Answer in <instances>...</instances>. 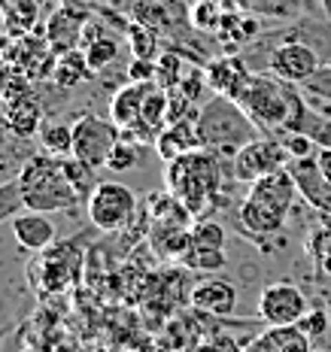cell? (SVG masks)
I'll return each mask as SVG.
<instances>
[{
	"label": "cell",
	"instance_id": "cell-1",
	"mask_svg": "<svg viewBox=\"0 0 331 352\" xmlns=\"http://www.w3.org/2000/svg\"><path fill=\"white\" fill-rule=\"evenodd\" d=\"M237 104L249 113L255 128L264 137H283L289 131H298L301 119L307 113V100L301 85L286 82L274 73H253L246 88L240 91Z\"/></svg>",
	"mask_w": 331,
	"mask_h": 352
},
{
	"label": "cell",
	"instance_id": "cell-2",
	"mask_svg": "<svg viewBox=\"0 0 331 352\" xmlns=\"http://www.w3.org/2000/svg\"><path fill=\"white\" fill-rule=\"evenodd\" d=\"M225 170L231 173V158H222L213 149L197 146V149L186 152V155L167 164V192L180 197L182 207L192 216H197L204 210V204H210L216 197Z\"/></svg>",
	"mask_w": 331,
	"mask_h": 352
},
{
	"label": "cell",
	"instance_id": "cell-3",
	"mask_svg": "<svg viewBox=\"0 0 331 352\" xmlns=\"http://www.w3.org/2000/svg\"><path fill=\"white\" fill-rule=\"evenodd\" d=\"M197 140L204 149H213L222 158H234L240 149L259 137V128L249 119V113L234 98L213 94L197 113Z\"/></svg>",
	"mask_w": 331,
	"mask_h": 352
},
{
	"label": "cell",
	"instance_id": "cell-4",
	"mask_svg": "<svg viewBox=\"0 0 331 352\" xmlns=\"http://www.w3.org/2000/svg\"><path fill=\"white\" fill-rule=\"evenodd\" d=\"M19 186L25 197V210L36 212H61L73 210L79 204L76 188L70 186L67 173H64V161L55 155H31L19 170Z\"/></svg>",
	"mask_w": 331,
	"mask_h": 352
},
{
	"label": "cell",
	"instance_id": "cell-5",
	"mask_svg": "<svg viewBox=\"0 0 331 352\" xmlns=\"http://www.w3.org/2000/svg\"><path fill=\"white\" fill-rule=\"evenodd\" d=\"M85 204H88L92 225L104 234L122 231L140 210V197L134 195V188H128L125 182H116V179L98 182V188H94Z\"/></svg>",
	"mask_w": 331,
	"mask_h": 352
},
{
	"label": "cell",
	"instance_id": "cell-6",
	"mask_svg": "<svg viewBox=\"0 0 331 352\" xmlns=\"http://www.w3.org/2000/svg\"><path fill=\"white\" fill-rule=\"evenodd\" d=\"M289 161H292V155L283 146V140L259 134L255 140H249L244 149L231 158V173H234V182L253 186V182L261 179V176L289 167Z\"/></svg>",
	"mask_w": 331,
	"mask_h": 352
},
{
	"label": "cell",
	"instance_id": "cell-7",
	"mask_svg": "<svg viewBox=\"0 0 331 352\" xmlns=\"http://www.w3.org/2000/svg\"><path fill=\"white\" fill-rule=\"evenodd\" d=\"M122 140V128L113 119H100L94 113H85L73 122V155L83 158L92 167H107V158L113 146Z\"/></svg>",
	"mask_w": 331,
	"mask_h": 352
},
{
	"label": "cell",
	"instance_id": "cell-8",
	"mask_svg": "<svg viewBox=\"0 0 331 352\" xmlns=\"http://www.w3.org/2000/svg\"><path fill=\"white\" fill-rule=\"evenodd\" d=\"M322 64H325L322 61V55L316 52L310 43L298 40V36L292 34V25H286V40H279L277 49L270 52L268 73L286 79V82L301 85V82H307V79L322 67Z\"/></svg>",
	"mask_w": 331,
	"mask_h": 352
},
{
	"label": "cell",
	"instance_id": "cell-9",
	"mask_svg": "<svg viewBox=\"0 0 331 352\" xmlns=\"http://www.w3.org/2000/svg\"><path fill=\"white\" fill-rule=\"evenodd\" d=\"M307 310H310V300L289 280L264 285L259 295V316L268 325H298Z\"/></svg>",
	"mask_w": 331,
	"mask_h": 352
},
{
	"label": "cell",
	"instance_id": "cell-10",
	"mask_svg": "<svg viewBox=\"0 0 331 352\" xmlns=\"http://www.w3.org/2000/svg\"><path fill=\"white\" fill-rule=\"evenodd\" d=\"M289 173L295 176L298 195L304 197V204H310V207L316 212H322V216H331V182H328V176L322 173L316 155L292 158L289 161Z\"/></svg>",
	"mask_w": 331,
	"mask_h": 352
},
{
	"label": "cell",
	"instance_id": "cell-11",
	"mask_svg": "<svg viewBox=\"0 0 331 352\" xmlns=\"http://www.w3.org/2000/svg\"><path fill=\"white\" fill-rule=\"evenodd\" d=\"M249 76H253V70H249V64L240 55H219L207 61V67H204V82L213 88V94H225V98H234V100L246 88Z\"/></svg>",
	"mask_w": 331,
	"mask_h": 352
},
{
	"label": "cell",
	"instance_id": "cell-12",
	"mask_svg": "<svg viewBox=\"0 0 331 352\" xmlns=\"http://www.w3.org/2000/svg\"><path fill=\"white\" fill-rule=\"evenodd\" d=\"M88 21L92 19H88V12H83V10H67V6L55 10L52 16H49V21H46L49 49L58 52V55L79 49V40H83V31H85Z\"/></svg>",
	"mask_w": 331,
	"mask_h": 352
},
{
	"label": "cell",
	"instance_id": "cell-13",
	"mask_svg": "<svg viewBox=\"0 0 331 352\" xmlns=\"http://www.w3.org/2000/svg\"><path fill=\"white\" fill-rule=\"evenodd\" d=\"M237 219H240V228L249 237H270V234H279L286 228V219L289 212L270 207V204L259 201V197L246 195L240 201V210H237Z\"/></svg>",
	"mask_w": 331,
	"mask_h": 352
},
{
	"label": "cell",
	"instance_id": "cell-14",
	"mask_svg": "<svg viewBox=\"0 0 331 352\" xmlns=\"http://www.w3.org/2000/svg\"><path fill=\"white\" fill-rule=\"evenodd\" d=\"M12 237L28 252H46L55 243V225L49 219V212L25 210L12 219Z\"/></svg>",
	"mask_w": 331,
	"mask_h": 352
},
{
	"label": "cell",
	"instance_id": "cell-15",
	"mask_svg": "<svg viewBox=\"0 0 331 352\" xmlns=\"http://www.w3.org/2000/svg\"><path fill=\"white\" fill-rule=\"evenodd\" d=\"M79 52L85 55L88 67L94 73H100V70H107L109 64H116V58L122 52V43H119V36L109 34L100 21H88L83 31V40H79Z\"/></svg>",
	"mask_w": 331,
	"mask_h": 352
},
{
	"label": "cell",
	"instance_id": "cell-16",
	"mask_svg": "<svg viewBox=\"0 0 331 352\" xmlns=\"http://www.w3.org/2000/svg\"><path fill=\"white\" fill-rule=\"evenodd\" d=\"M192 304L210 316H228L237 307V289L222 276H207L192 289Z\"/></svg>",
	"mask_w": 331,
	"mask_h": 352
},
{
	"label": "cell",
	"instance_id": "cell-17",
	"mask_svg": "<svg viewBox=\"0 0 331 352\" xmlns=\"http://www.w3.org/2000/svg\"><path fill=\"white\" fill-rule=\"evenodd\" d=\"M156 85L158 82H128V85H122L119 91L113 94V100H109V119L119 124L122 131L131 128V124L140 119L146 98H149V91Z\"/></svg>",
	"mask_w": 331,
	"mask_h": 352
},
{
	"label": "cell",
	"instance_id": "cell-18",
	"mask_svg": "<svg viewBox=\"0 0 331 352\" xmlns=\"http://www.w3.org/2000/svg\"><path fill=\"white\" fill-rule=\"evenodd\" d=\"M201 146V140H197V128L195 122H173V124H164V128L158 131L156 137V149L158 155L171 164V161H176L180 155H186V152H192Z\"/></svg>",
	"mask_w": 331,
	"mask_h": 352
},
{
	"label": "cell",
	"instance_id": "cell-19",
	"mask_svg": "<svg viewBox=\"0 0 331 352\" xmlns=\"http://www.w3.org/2000/svg\"><path fill=\"white\" fill-rule=\"evenodd\" d=\"M249 12L279 21V25H289V21H298L304 16H322V12H316V0H255Z\"/></svg>",
	"mask_w": 331,
	"mask_h": 352
},
{
	"label": "cell",
	"instance_id": "cell-20",
	"mask_svg": "<svg viewBox=\"0 0 331 352\" xmlns=\"http://www.w3.org/2000/svg\"><path fill=\"white\" fill-rule=\"evenodd\" d=\"M259 340L268 352H313V340L298 325H268Z\"/></svg>",
	"mask_w": 331,
	"mask_h": 352
},
{
	"label": "cell",
	"instance_id": "cell-21",
	"mask_svg": "<svg viewBox=\"0 0 331 352\" xmlns=\"http://www.w3.org/2000/svg\"><path fill=\"white\" fill-rule=\"evenodd\" d=\"M6 124L12 128V134H19V137H34L36 131H40V124H43L40 104H36L31 94H25V98L12 100V104L6 107Z\"/></svg>",
	"mask_w": 331,
	"mask_h": 352
},
{
	"label": "cell",
	"instance_id": "cell-22",
	"mask_svg": "<svg viewBox=\"0 0 331 352\" xmlns=\"http://www.w3.org/2000/svg\"><path fill=\"white\" fill-rule=\"evenodd\" d=\"M307 107L322 116H331V61H325L307 82H301Z\"/></svg>",
	"mask_w": 331,
	"mask_h": 352
},
{
	"label": "cell",
	"instance_id": "cell-23",
	"mask_svg": "<svg viewBox=\"0 0 331 352\" xmlns=\"http://www.w3.org/2000/svg\"><path fill=\"white\" fill-rule=\"evenodd\" d=\"M40 137V149L55 158H70L73 155V124L64 122H46L36 131Z\"/></svg>",
	"mask_w": 331,
	"mask_h": 352
},
{
	"label": "cell",
	"instance_id": "cell-24",
	"mask_svg": "<svg viewBox=\"0 0 331 352\" xmlns=\"http://www.w3.org/2000/svg\"><path fill=\"white\" fill-rule=\"evenodd\" d=\"M180 261L186 264L189 270H197V274H216V270H225V267H228V255H225V249L192 246V243L182 249Z\"/></svg>",
	"mask_w": 331,
	"mask_h": 352
},
{
	"label": "cell",
	"instance_id": "cell-25",
	"mask_svg": "<svg viewBox=\"0 0 331 352\" xmlns=\"http://www.w3.org/2000/svg\"><path fill=\"white\" fill-rule=\"evenodd\" d=\"M92 67H88L85 55L79 52V49H73V52H64L55 58V82L64 85V88H73L79 82H85L88 76H92Z\"/></svg>",
	"mask_w": 331,
	"mask_h": 352
},
{
	"label": "cell",
	"instance_id": "cell-26",
	"mask_svg": "<svg viewBox=\"0 0 331 352\" xmlns=\"http://www.w3.org/2000/svg\"><path fill=\"white\" fill-rule=\"evenodd\" d=\"M61 161H64V173H67L70 186L76 188L79 201H88V197H92V192L98 188V167L85 164V161L76 158V155L61 158Z\"/></svg>",
	"mask_w": 331,
	"mask_h": 352
},
{
	"label": "cell",
	"instance_id": "cell-27",
	"mask_svg": "<svg viewBox=\"0 0 331 352\" xmlns=\"http://www.w3.org/2000/svg\"><path fill=\"white\" fill-rule=\"evenodd\" d=\"M225 12L228 10L219 3V0H197L192 10H189V25L201 34H216L219 25H222V19H225Z\"/></svg>",
	"mask_w": 331,
	"mask_h": 352
},
{
	"label": "cell",
	"instance_id": "cell-28",
	"mask_svg": "<svg viewBox=\"0 0 331 352\" xmlns=\"http://www.w3.org/2000/svg\"><path fill=\"white\" fill-rule=\"evenodd\" d=\"M167 113H171V94L164 91V88H152L149 98H146L143 104V113H140V122L146 124V128H152L158 134L161 128L167 124Z\"/></svg>",
	"mask_w": 331,
	"mask_h": 352
},
{
	"label": "cell",
	"instance_id": "cell-29",
	"mask_svg": "<svg viewBox=\"0 0 331 352\" xmlns=\"http://www.w3.org/2000/svg\"><path fill=\"white\" fill-rule=\"evenodd\" d=\"M140 152H143V143H137V140H131V137L122 134V140L113 146V152H109L107 167H109L113 173L131 170V167H134L137 161H140Z\"/></svg>",
	"mask_w": 331,
	"mask_h": 352
},
{
	"label": "cell",
	"instance_id": "cell-30",
	"mask_svg": "<svg viewBox=\"0 0 331 352\" xmlns=\"http://www.w3.org/2000/svg\"><path fill=\"white\" fill-rule=\"evenodd\" d=\"M40 16V6L36 0H6V21H10L12 31H31Z\"/></svg>",
	"mask_w": 331,
	"mask_h": 352
},
{
	"label": "cell",
	"instance_id": "cell-31",
	"mask_svg": "<svg viewBox=\"0 0 331 352\" xmlns=\"http://www.w3.org/2000/svg\"><path fill=\"white\" fill-rule=\"evenodd\" d=\"M189 243L225 249V228L219 222H213V219H197L192 228H189Z\"/></svg>",
	"mask_w": 331,
	"mask_h": 352
},
{
	"label": "cell",
	"instance_id": "cell-32",
	"mask_svg": "<svg viewBox=\"0 0 331 352\" xmlns=\"http://www.w3.org/2000/svg\"><path fill=\"white\" fill-rule=\"evenodd\" d=\"M128 43L134 49V58H152L156 61V49H158V34L146 25H128Z\"/></svg>",
	"mask_w": 331,
	"mask_h": 352
},
{
	"label": "cell",
	"instance_id": "cell-33",
	"mask_svg": "<svg viewBox=\"0 0 331 352\" xmlns=\"http://www.w3.org/2000/svg\"><path fill=\"white\" fill-rule=\"evenodd\" d=\"M21 210H25V197H21L19 179L0 182V222H6V219H16Z\"/></svg>",
	"mask_w": 331,
	"mask_h": 352
},
{
	"label": "cell",
	"instance_id": "cell-34",
	"mask_svg": "<svg viewBox=\"0 0 331 352\" xmlns=\"http://www.w3.org/2000/svg\"><path fill=\"white\" fill-rule=\"evenodd\" d=\"M298 328L310 337V340H322V337L328 334V328H331L328 310H325V307H310V310L304 313V319L298 322Z\"/></svg>",
	"mask_w": 331,
	"mask_h": 352
},
{
	"label": "cell",
	"instance_id": "cell-35",
	"mask_svg": "<svg viewBox=\"0 0 331 352\" xmlns=\"http://www.w3.org/2000/svg\"><path fill=\"white\" fill-rule=\"evenodd\" d=\"M279 140H283V146L289 149L292 158H310L319 152V146H316L307 134H301V131H289V134H283Z\"/></svg>",
	"mask_w": 331,
	"mask_h": 352
},
{
	"label": "cell",
	"instance_id": "cell-36",
	"mask_svg": "<svg viewBox=\"0 0 331 352\" xmlns=\"http://www.w3.org/2000/svg\"><path fill=\"white\" fill-rule=\"evenodd\" d=\"M156 73H158V64L152 58H134L128 67L131 82H156Z\"/></svg>",
	"mask_w": 331,
	"mask_h": 352
},
{
	"label": "cell",
	"instance_id": "cell-37",
	"mask_svg": "<svg viewBox=\"0 0 331 352\" xmlns=\"http://www.w3.org/2000/svg\"><path fill=\"white\" fill-rule=\"evenodd\" d=\"M313 255L319 258V267L331 276V228L328 231H316V237H313Z\"/></svg>",
	"mask_w": 331,
	"mask_h": 352
},
{
	"label": "cell",
	"instance_id": "cell-38",
	"mask_svg": "<svg viewBox=\"0 0 331 352\" xmlns=\"http://www.w3.org/2000/svg\"><path fill=\"white\" fill-rule=\"evenodd\" d=\"M316 161H319L322 173H325L328 182H331V149H319V152H316Z\"/></svg>",
	"mask_w": 331,
	"mask_h": 352
},
{
	"label": "cell",
	"instance_id": "cell-39",
	"mask_svg": "<svg viewBox=\"0 0 331 352\" xmlns=\"http://www.w3.org/2000/svg\"><path fill=\"white\" fill-rule=\"evenodd\" d=\"M0 313H3V307H0ZM12 328V319L10 316H3L0 319V346H3V337H6V331Z\"/></svg>",
	"mask_w": 331,
	"mask_h": 352
},
{
	"label": "cell",
	"instance_id": "cell-40",
	"mask_svg": "<svg viewBox=\"0 0 331 352\" xmlns=\"http://www.w3.org/2000/svg\"><path fill=\"white\" fill-rule=\"evenodd\" d=\"M319 10L325 12V19L331 21V0H319Z\"/></svg>",
	"mask_w": 331,
	"mask_h": 352
},
{
	"label": "cell",
	"instance_id": "cell-41",
	"mask_svg": "<svg viewBox=\"0 0 331 352\" xmlns=\"http://www.w3.org/2000/svg\"><path fill=\"white\" fill-rule=\"evenodd\" d=\"M21 352H34V349H21Z\"/></svg>",
	"mask_w": 331,
	"mask_h": 352
}]
</instances>
